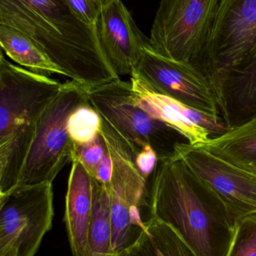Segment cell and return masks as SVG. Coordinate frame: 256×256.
<instances>
[{
	"label": "cell",
	"instance_id": "7c38bea8",
	"mask_svg": "<svg viewBox=\"0 0 256 256\" xmlns=\"http://www.w3.org/2000/svg\"><path fill=\"white\" fill-rule=\"evenodd\" d=\"M98 40L114 72L132 76L147 48L149 38L137 26L121 0H111L102 6L96 24Z\"/></svg>",
	"mask_w": 256,
	"mask_h": 256
},
{
	"label": "cell",
	"instance_id": "44dd1931",
	"mask_svg": "<svg viewBox=\"0 0 256 256\" xmlns=\"http://www.w3.org/2000/svg\"><path fill=\"white\" fill-rule=\"evenodd\" d=\"M227 256H256V213L240 220Z\"/></svg>",
	"mask_w": 256,
	"mask_h": 256
},
{
	"label": "cell",
	"instance_id": "277c9868",
	"mask_svg": "<svg viewBox=\"0 0 256 256\" xmlns=\"http://www.w3.org/2000/svg\"><path fill=\"white\" fill-rule=\"evenodd\" d=\"M89 90L76 81L63 84L38 122L16 188L53 183L66 164L72 162L75 144L68 132V120L77 108L88 100Z\"/></svg>",
	"mask_w": 256,
	"mask_h": 256
},
{
	"label": "cell",
	"instance_id": "d4e9b609",
	"mask_svg": "<svg viewBox=\"0 0 256 256\" xmlns=\"http://www.w3.org/2000/svg\"><path fill=\"white\" fill-rule=\"evenodd\" d=\"M113 173V160L109 150L105 154L103 159L96 170L93 178L105 186L111 185V178Z\"/></svg>",
	"mask_w": 256,
	"mask_h": 256
},
{
	"label": "cell",
	"instance_id": "3957f363",
	"mask_svg": "<svg viewBox=\"0 0 256 256\" xmlns=\"http://www.w3.org/2000/svg\"><path fill=\"white\" fill-rule=\"evenodd\" d=\"M63 84L9 62L0 52V196L17 186L38 122Z\"/></svg>",
	"mask_w": 256,
	"mask_h": 256
},
{
	"label": "cell",
	"instance_id": "5bb4252c",
	"mask_svg": "<svg viewBox=\"0 0 256 256\" xmlns=\"http://www.w3.org/2000/svg\"><path fill=\"white\" fill-rule=\"evenodd\" d=\"M72 162L63 221L72 256H84L93 216L92 176L77 158Z\"/></svg>",
	"mask_w": 256,
	"mask_h": 256
},
{
	"label": "cell",
	"instance_id": "4fadbf2b",
	"mask_svg": "<svg viewBox=\"0 0 256 256\" xmlns=\"http://www.w3.org/2000/svg\"><path fill=\"white\" fill-rule=\"evenodd\" d=\"M130 82L138 106L178 131L189 144H204L228 131L220 116L201 112L168 96L153 92L134 75L130 76Z\"/></svg>",
	"mask_w": 256,
	"mask_h": 256
},
{
	"label": "cell",
	"instance_id": "cb8c5ba5",
	"mask_svg": "<svg viewBox=\"0 0 256 256\" xmlns=\"http://www.w3.org/2000/svg\"><path fill=\"white\" fill-rule=\"evenodd\" d=\"M134 160L138 171L144 179L148 180L153 174L158 161V156L151 146H142L136 153L134 154Z\"/></svg>",
	"mask_w": 256,
	"mask_h": 256
},
{
	"label": "cell",
	"instance_id": "30bf717a",
	"mask_svg": "<svg viewBox=\"0 0 256 256\" xmlns=\"http://www.w3.org/2000/svg\"><path fill=\"white\" fill-rule=\"evenodd\" d=\"M175 154L219 196L234 226L245 216L256 213V172L216 156L201 144L179 143Z\"/></svg>",
	"mask_w": 256,
	"mask_h": 256
},
{
	"label": "cell",
	"instance_id": "ba28073f",
	"mask_svg": "<svg viewBox=\"0 0 256 256\" xmlns=\"http://www.w3.org/2000/svg\"><path fill=\"white\" fill-rule=\"evenodd\" d=\"M255 51L256 0H219L203 66L217 104L227 74Z\"/></svg>",
	"mask_w": 256,
	"mask_h": 256
},
{
	"label": "cell",
	"instance_id": "52a82bcc",
	"mask_svg": "<svg viewBox=\"0 0 256 256\" xmlns=\"http://www.w3.org/2000/svg\"><path fill=\"white\" fill-rule=\"evenodd\" d=\"M88 100L124 138L133 154L148 144L160 159L174 155L179 143L188 142L178 131L138 106L130 81L120 79L90 88Z\"/></svg>",
	"mask_w": 256,
	"mask_h": 256
},
{
	"label": "cell",
	"instance_id": "9c48e42d",
	"mask_svg": "<svg viewBox=\"0 0 256 256\" xmlns=\"http://www.w3.org/2000/svg\"><path fill=\"white\" fill-rule=\"evenodd\" d=\"M54 216L53 183L0 196V256H34Z\"/></svg>",
	"mask_w": 256,
	"mask_h": 256
},
{
	"label": "cell",
	"instance_id": "603a6c76",
	"mask_svg": "<svg viewBox=\"0 0 256 256\" xmlns=\"http://www.w3.org/2000/svg\"><path fill=\"white\" fill-rule=\"evenodd\" d=\"M75 16L92 26H96L102 6L96 0H65Z\"/></svg>",
	"mask_w": 256,
	"mask_h": 256
},
{
	"label": "cell",
	"instance_id": "9a60e30c",
	"mask_svg": "<svg viewBox=\"0 0 256 256\" xmlns=\"http://www.w3.org/2000/svg\"><path fill=\"white\" fill-rule=\"evenodd\" d=\"M218 106L228 130L256 116V51L227 74L221 86Z\"/></svg>",
	"mask_w": 256,
	"mask_h": 256
},
{
	"label": "cell",
	"instance_id": "7402d4cb",
	"mask_svg": "<svg viewBox=\"0 0 256 256\" xmlns=\"http://www.w3.org/2000/svg\"><path fill=\"white\" fill-rule=\"evenodd\" d=\"M108 152L106 141L100 132L90 142L82 144H75L73 158H77L85 167L90 176L94 177L98 166Z\"/></svg>",
	"mask_w": 256,
	"mask_h": 256
},
{
	"label": "cell",
	"instance_id": "8fae6325",
	"mask_svg": "<svg viewBox=\"0 0 256 256\" xmlns=\"http://www.w3.org/2000/svg\"><path fill=\"white\" fill-rule=\"evenodd\" d=\"M132 75L153 92L201 112L220 116L208 80L192 66L162 56L149 48L143 52Z\"/></svg>",
	"mask_w": 256,
	"mask_h": 256
},
{
	"label": "cell",
	"instance_id": "ffe728a7",
	"mask_svg": "<svg viewBox=\"0 0 256 256\" xmlns=\"http://www.w3.org/2000/svg\"><path fill=\"white\" fill-rule=\"evenodd\" d=\"M101 126L100 114L89 100L77 108L68 120V132L75 144H85L94 140L100 132Z\"/></svg>",
	"mask_w": 256,
	"mask_h": 256
},
{
	"label": "cell",
	"instance_id": "484cf974",
	"mask_svg": "<svg viewBox=\"0 0 256 256\" xmlns=\"http://www.w3.org/2000/svg\"><path fill=\"white\" fill-rule=\"evenodd\" d=\"M97 2H99V4H102V6H105V4H106L107 3L109 2H111V0H96Z\"/></svg>",
	"mask_w": 256,
	"mask_h": 256
},
{
	"label": "cell",
	"instance_id": "2e32d148",
	"mask_svg": "<svg viewBox=\"0 0 256 256\" xmlns=\"http://www.w3.org/2000/svg\"><path fill=\"white\" fill-rule=\"evenodd\" d=\"M201 144L216 156L256 172V116L244 124Z\"/></svg>",
	"mask_w": 256,
	"mask_h": 256
},
{
	"label": "cell",
	"instance_id": "e0dca14e",
	"mask_svg": "<svg viewBox=\"0 0 256 256\" xmlns=\"http://www.w3.org/2000/svg\"><path fill=\"white\" fill-rule=\"evenodd\" d=\"M117 256H197L169 226L151 218L136 240Z\"/></svg>",
	"mask_w": 256,
	"mask_h": 256
},
{
	"label": "cell",
	"instance_id": "5b68a950",
	"mask_svg": "<svg viewBox=\"0 0 256 256\" xmlns=\"http://www.w3.org/2000/svg\"><path fill=\"white\" fill-rule=\"evenodd\" d=\"M219 3V0H161L150 32V49L203 74Z\"/></svg>",
	"mask_w": 256,
	"mask_h": 256
},
{
	"label": "cell",
	"instance_id": "ac0fdd59",
	"mask_svg": "<svg viewBox=\"0 0 256 256\" xmlns=\"http://www.w3.org/2000/svg\"><path fill=\"white\" fill-rule=\"evenodd\" d=\"M0 44L6 55L24 68L47 76H66L34 40L14 27L0 24Z\"/></svg>",
	"mask_w": 256,
	"mask_h": 256
},
{
	"label": "cell",
	"instance_id": "7a4b0ae2",
	"mask_svg": "<svg viewBox=\"0 0 256 256\" xmlns=\"http://www.w3.org/2000/svg\"><path fill=\"white\" fill-rule=\"evenodd\" d=\"M0 24L34 40L67 78L91 88L118 80L96 26L80 20L65 0H0Z\"/></svg>",
	"mask_w": 256,
	"mask_h": 256
},
{
	"label": "cell",
	"instance_id": "6da1fadb",
	"mask_svg": "<svg viewBox=\"0 0 256 256\" xmlns=\"http://www.w3.org/2000/svg\"><path fill=\"white\" fill-rule=\"evenodd\" d=\"M149 212L197 256H228L235 228L228 209L177 154L158 159L149 184Z\"/></svg>",
	"mask_w": 256,
	"mask_h": 256
},
{
	"label": "cell",
	"instance_id": "8992f818",
	"mask_svg": "<svg viewBox=\"0 0 256 256\" xmlns=\"http://www.w3.org/2000/svg\"><path fill=\"white\" fill-rule=\"evenodd\" d=\"M101 118L100 132L113 160L109 188L111 225L112 250L117 256L136 240L145 227L141 210L146 208L150 214L149 184L138 171L124 138L102 116Z\"/></svg>",
	"mask_w": 256,
	"mask_h": 256
},
{
	"label": "cell",
	"instance_id": "d6986e66",
	"mask_svg": "<svg viewBox=\"0 0 256 256\" xmlns=\"http://www.w3.org/2000/svg\"><path fill=\"white\" fill-rule=\"evenodd\" d=\"M93 210L84 256H117L112 250L110 186L92 177Z\"/></svg>",
	"mask_w": 256,
	"mask_h": 256
}]
</instances>
